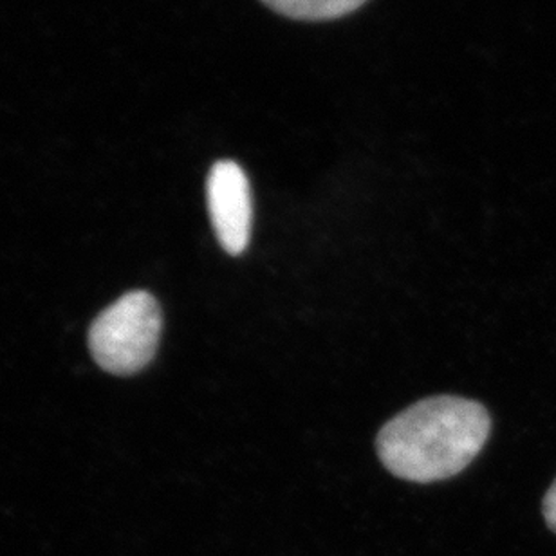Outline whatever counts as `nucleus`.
Listing matches in <instances>:
<instances>
[{
    "label": "nucleus",
    "mask_w": 556,
    "mask_h": 556,
    "mask_svg": "<svg viewBox=\"0 0 556 556\" xmlns=\"http://www.w3.org/2000/svg\"><path fill=\"white\" fill-rule=\"evenodd\" d=\"M542 509H544V519H546L547 526L556 533V479L552 488L547 490Z\"/></svg>",
    "instance_id": "obj_5"
},
{
    "label": "nucleus",
    "mask_w": 556,
    "mask_h": 556,
    "mask_svg": "<svg viewBox=\"0 0 556 556\" xmlns=\"http://www.w3.org/2000/svg\"><path fill=\"white\" fill-rule=\"evenodd\" d=\"M271 10L300 21H329L349 15L367 0H263Z\"/></svg>",
    "instance_id": "obj_4"
},
{
    "label": "nucleus",
    "mask_w": 556,
    "mask_h": 556,
    "mask_svg": "<svg viewBox=\"0 0 556 556\" xmlns=\"http://www.w3.org/2000/svg\"><path fill=\"white\" fill-rule=\"evenodd\" d=\"M492 419L481 403L438 396L416 403L381 428L376 441L387 470L413 482L457 476L486 444Z\"/></svg>",
    "instance_id": "obj_1"
},
{
    "label": "nucleus",
    "mask_w": 556,
    "mask_h": 556,
    "mask_svg": "<svg viewBox=\"0 0 556 556\" xmlns=\"http://www.w3.org/2000/svg\"><path fill=\"white\" fill-rule=\"evenodd\" d=\"M160 304L147 291H132L109 305L89 331V348L108 372L129 376L154 358L160 345Z\"/></svg>",
    "instance_id": "obj_2"
},
{
    "label": "nucleus",
    "mask_w": 556,
    "mask_h": 556,
    "mask_svg": "<svg viewBox=\"0 0 556 556\" xmlns=\"http://www.w3.org/2000/svg\"><path fill=\"white\" fill-rule=\"evenodd\" d=\"M210 217L220 247L241 255L252 236L253 203L247 172L236 161H217L206 182Z\"/></svg>",
    "instance_id": "obj_3"
}]
</instances>
